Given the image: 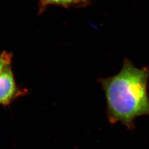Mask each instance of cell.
<instances>
[{
  "mask_svg": "<svg viewBox=\"0 0 149 149\" xmlns=\"http://www.w3.org/2000/svg\"><path fill=\"white\" fill-rule=\"evenodd\" d=\"M149 76L147 69L137 68L125 59L118 74L98 79L105 95L107 114L111 124L121 123L132 129L136 118L149 116Z\"/></svg>",
  "mask_w": 149,
  "mask_h": 149,
  "instance_id": "obj_1",
  "label": "cell"
},
{
  "mask_svg": "<svg viewBox=\"0 0 149 149\" xmlns=\"http://www.w3.org/2000/svg\"><path fill=\"white\" fill-rule=\"evenodd\" d=\"M28 91L17 85L10 65L0 74V106H10L20 97L26 96Z\"/></svg>",
  "mask_w": 149,
  "mask_h": 149,
  "instance_id": "obj_2",
  "label": "cell"
},
{
  "mask_svg": "<svg viewBox=\"0 0 149 149\" xmlns=\"http://www.w3.org/2000/svg\"><path fill=\"white\" fill-rule=\"evenodd\" d=\"M85 0H40L41 8L49 5L70 6L82 3Z\"/></svg>",
  "mask_w": 149,
  "mask_h": 149,
  "instance_id": "obj_3",
  "label": "cell"
},
{
  "mask_svg": "<svg viewBox=\"0 0 149 149\" xmlns=\"http://www.w3.org/2000/svg\"><path fill=\"white\" fill-rule=\"evenodd\" d=\"M13 54L6 50L0 54V74L6 67L12 64Z\"/></svg>",
  "mask_w": 149,
  "mask_h": 149,
  "instance_id": "obj_4",
  "label": "cell"
}]
</instances>
